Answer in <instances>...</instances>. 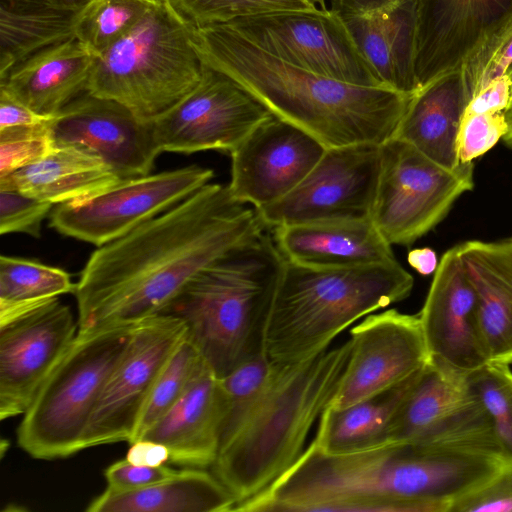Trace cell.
Masks as SVG:
<instances>
[{"label":"cell","instance_id":"1","mask_svg":"<svg viewBox=\"0 0 512 512\" xmlns=\"http://www.w3.org/2000/svg\"><path fill=\"white\" fill-rule=\"evenodd\" d=\"M264 228L228 185L206 184L91 254L74 293L78 332L161 314L200 271Z\"/></svg>","mask_w":512,"mask_h":512},{"label":"cell","instance_id":"2","mask_svg":"<svg viewBox=\"0 0 512 512\" xmlns=\"http://www.w3.org/2000/svg\"><path fill=\"white\" fill-rule=\"evenodd\" d=\"M201 61L227 75L274 116L319 140L326 148L382 145L393 137L413 95L360 86L290 64L224 24L192 28Z\"/></svg>","mask_w":512,"mask_h":512},{"label":"cell","instance_id":"3","mask_svg":"<svg viewBox=\"0 0 512 512\" xmlns=\"http://www.w3.org/2000/svg\"><path fill=\"white\" fill-rule=\"evenodd\" d=\"M350 351L349 339L307 361L277 363L268 387L212 465L234 496L235 507L267 489L302 455L312 427L340 384Z\"/></svg>","mask_w":512,"mask_h":512},{"label":"cell","instance_id":"4","mask_svg":"<svg viewBox=\"0 0 512 512\" xmlns=\"http://www.w3.org/2000/svg\"><path fill=\"white\" fill-rule=\"evenodd\" d=\"M413 286L397 260L316 267L285 259L264 326L263 352L278 364L307 361L358 319L406 299Z\"/></svg>","mask_w":512,"mask_h":512},{"label":"cell","instance_id":"5","mask_svg":"<svg viewBox=\"0 0 512 512\" xmlns=\"http://www.w3.org/2000/svg\"><path fill=\"white\" fill-rule=\"evenodd\" d=\"M284 257L265 231L200 271L163 310L218 377L263 351V331Z\"/></svg>","mask_w":512,"mask_h":512},{"label":"cell","instance_id":"6","mask_svg":"<svg viewBox=\"0 0 512 512\" xmlns=\"http://www.w3.org/2000/svg\"><path fill=\"white\" fill-rule=\"evenodd\" d=\"M192 28L167 0L158 1L96 57L86 92L154 122L201 80L203 63L191 44Z\"/></svg>","mask_w":512,"mask_h":512},{"label":"cell","instance_id":"7","mask_svg":"<svg viewBox=\"0 0 512 512\" xmlns=\"http://www.w3.org/2000/svg\"><path fill=\"white\" fill-rule=\"evenodd\" d=\"M137 324L78 332L45 380L17 429L19 446L40 460L84 450L86 431Z\"/></svg>","mask_w":512,"mask_h":512},{"label":"cell","instance_id":"8","mask_svg":"<svg viewBox=\"0 0 512 512\" xmlns=\"http://www.w3.org/2000/svg\"><path fill=\"white\" fill-rule=\"evenodd\" d=\"M473 187V162L449 169L392 137L381 145L370 219L389 244L409 246L436 227Z\"/></svg>","mask_w":512,"mask_h":512},{"label":"cell","instance_id":"9","mask_svg":"<svg viewBox=\"0 0 512 512\" xmlns=\"http://www.w3.org/2000/svg\"><path fill=\"white\" fill-rule=\"evenodd\" d=\"M213 176L210 168L190 165L122 179L89 198L55 205L50 225L62 235L100 247L169 210Z\"/></svg>","mask_w":512,"mask_h":512},{"label":"cell","instance_id":"10","mask_svg":"<svg viewBox=\"0 0 512 512\" xmlns=\"http://www.w3.org/2000/svg\"><path fill=\"white\" fill-rule=\"evenodd\" d=\"M224 25L295 66L354 85L385 87L331 9L269 12Z\"/></svg>","mask_w":512,"mask_h":512},{"label":"cell","instance_id":"11","mask_svg":"<svg viewBox=\"0 0 512 512\" xmlns=\"http://www.w3.org/2000/svg\"><path fill=\"white\" fill-rule=\"evenodd\" d=\"M381 167V145L326 148L288 195L256 209L264 226L370 219Z\"/></svg>","mask_w":512,"mask_h":512},{"label":"cell","instance_id":"12","mask_svg":"<svg viewBox=\"0 0 512 512\" xmlns=\"http://www.w3.org/2000/svg\"><path fill=\"white\" fill-rule=\"evenodd\" d=\"M78 334L59 298L0 312V419L23 415Z\"/></svg>","mask_w":512,"mask_h":512},{"label":"cell","instance_id":"13","mask_svg":"<svg viewBox=\"0 0 512 512\" xmlns=\"http://www.w3.org/2000/svg\"><path fill=\"white\" fill-rule=\"evenodd\" d=\"M271 115L230 77L203 63L197 86L152 126L161 152H231Z\"/></svg>","mask_w":512,"mask_h":512},{"label":"cell","instance_id":"14","mask_svg":"<svg viewBox=\"0 0 512 512\" xmlns=\"http://www.w3.org/2000/svg\"><path fill=\"white\" fill-rule=\"evenodd\" d=\"M186 335L185 323L169 314L137 323L91 417L84 449L131 441L157 378Z\"/></svg>","mask_w":512,"mask_h":512},{"label":"cell","instance_id":"15","mask_svg":"<svg viewBox=\"0 0 512 512\" xmlns=\"http://www.w3.org/2000/svg\"><path fill=\"white\" fill-rule=\"evenodd\" d=\"M389 443L465 444L501 453L490 419L467 379L429 363L395 411Z\"/></svg>","mask_w":512,"mask_h":512},{"label":"cell","instance_id":"16","mask_svg":"<svg viewBox=\"0 0 512 512\" xmlns=\"http://www.w3.org/2000/svg\"><path fill=\"white\" fill-rule=\"evenodd\" d=\"M350 335V356L329 407L342 408L379 395L428 363L418 314L396 309L369 314Z\"/></svg>","mask_w":512,"mask_h":512},{"label":"cell","instance_id":"17","mask_svg":"<svg viewBox=\"0 0 512 512\" xmlns=\"http://www.w3.org/2000/svg\"><path fill=\"white\" fill-rule=\"evenodd\" d=\"M418 316L432 366L466 378L490 362L477 296L457 245L438 262Z\"/></svg>","mask_w":512,"mask_h":512},{"label":"cell","instance_id":"18","mask_svg":"<svg viewBox=\"0 0 512 512\" xmlns=\"http://www.w3.org/2000/svg\"><path fill=\"white\" fill-rule=\"evenodd\" d=\"M325 150L315 137L272 114L230 152L229 190L255 209L273 204L301 183Z\"/></svg>","mask_w":512,"mask_h":512},{"label":"cell","instance_id":"19","mask_svg":"<svg viewBox=\"0 0 512 512\" xmlns=\"http://www.w3.org/2000/svg\"><path fill=\"white\" fill-rule=\"evenodd\" d=\"M54 146L74 145L102 158L121 178L151 173L161 150L152 123L124 105L83 93L49 124Z\"/></svg>","mask_w":512,"mask_h":512},{"label":"cell","instance_id":"20","mask_svg":"<svg viewBox=\"0 0 512 512\" xmlns=\"http://www.w3.org/2000/svg\"><path fill=\"white\" fill-rule=\"evenodd\" d=\"M512 20V0H418L415 73L420 89L461 70Z\"/></svg>","mask_w":512,"mask_h":512},{"label":"cell","instance_id":"21","mask_svg":"<svg viewBox=\"0 0 512 512\" xmlns=\"http://www.w3.org/2000/svg\"><path fill=\"white\" fill-rule=\"evenodd\" d=\"M418 0H330L383 86L420 90L415 73Z\"/></svg>","mask_w":512,"mask_h":512},{"label":"cell","instance_id":"22","mask_svg":"<svg viewBox=\"0 0 512 512\" xmlns=\"http://www.w3.org/2000/svg\"><path fill=\"white\" fill-rule=\"evenodd\" d=\"M223 418L219 377L205 361L179 400L141 439L164 444L170 463L212 467L220 449Z\"/></svg>","mask_w":512,"mask_h":512},{"label":"cell","instance_id":"23","mask_svg":"<svg viewBox=\"0 0 512 512\" xmlns=\"http://www.w3.org/2000/svg\"><path fill=\"white\" fill-rule=\"evenodd\" d=\"M96 57L72 38L14 66L0 79V89L36 113L55 117L86 92Z\"/></svg>","mask_w":512,"mask_h":512},{"label":"cell","instance_id":"24","mask_svg":"<svg viewBox=\"0 0 512 512\" xmlns=\"http://www.w3.org/2000/svg\"><path fill=\"white\" fill-rule=\"evenodd\" d=\"M283 257L316 267H349L396 261L371 219L318 222L274 228Z\"/></svg>","mask_w":512,"mask_h":512},{"label":"cell","instance_id":"25","mask_svg":"<svg viewBox=\"0 0 512 512\" xmlns=\"http://www.w3.org/2000/svg\"><path fill=\"white\" fill-rule=\"evenodd\" d=\"M458 246L474 287L490 362L512 364V236Z\"/></svg>","mask_w":512,"mask_h":512},{"label":"cell","instance_id":"26","mask_svg":"<svg viewBox=\"0 0 512 512\" xmlns=\"http://www.w3.org/2000/svg\"><path fill=\"white\" fill-rule=\"evenodd\" d=\"M469 102L461 70L442 75L415 93L393 135L439 165H460L457 136Z\"/></svg>","mask_w":512,"mask_h":512},{"label":"cell","instance_id":"27","mask_svg":"<svg viewBox=\"0 0 512 512\" xmlns=\"http://www.w3.org/2000/svg\"><path fill=\"white\" fill-rule=\"evenodd\" d=\"M121 180L93 152L65 145L54 146L36 162L0 177V190H17L59 205L89 198Z\"/></svg>","mask_w":512,"mask_h":512},{"label":"cell","instance_id":"28","mask_svg":"<svg viewBox=\"0 0 512 512\" xmlns=\"http://www.w3.org/2000/svg\"><path fill=\"white\" fill-rule=\"evenodd\" d=\"M236 500L214 475L204 468L188 467L154 484L133 490L106 488L87 512H228Z\"/></svg>","mask_w":512,"mask_h":512},{"label":"cell","instance_id":"29","mask_svg":"<svg viewBox=\"0 0 512 512\" xmlns=\"http://www.w3.org/2000/svg\"><path fill=\"white\" fill-rule=\"evenodd\" d=\"M417 374L372 398L342 408L327 406L319 418L317 432L311 442L321 451L333 455L351 454L389 444V429L394 413Z\"/></svg>","mask_w":512,"mask_h":512},{"label":"cell","instance_id":"30","mask_svg":"<svg viewBox=\"0 0 512 512\" xmlns=\"http://www.w3.org/2000/svg\"><path fill=\"white\" fill-rule=\"evenodd\" d=\"M79 12L0 0V79L37 52L76 38Z\"/></svg>","mask_w":512,"mask_h":512},{"label":"cell","instance_id":"31","mask_svg":"<svg viewBox=\"0 0 512 512\" xmlns=\"http://www.w3.org/2000/svg\"><path fill=\"white\" fill-rule=\"evenodd\" d=\"M76 283L65 270L37 261L1 255L0 312L75 293Z\"/></svg>","mask_w":512,"mask_h":512},{"label":"cell","instance_id":"32","mask_svg":"<svg viewBox=\"0 0 512 512\" xmlns=\"http://www.w3.org/2000/svg\"><path fill=\"white\" fill-rule=\"evenodd\" d=\"M277 363L258 352L219 377L224 402L221 445L234 433L242 420L268 387Z\"/></svg>","mask_w":512,"mask_h":512},{"label":"cell","instance_id":"33","mask_svg":"<svg viewBox=\"0 0 512 512\" xmlns=\"http://www.w3.org/2000/svg\"><path fill=\"white\" fill-rule=\"evenodd\" d=\"M157 0H91L78 14L75 37L96 56L103 53Z\"/></svg>","mask_w":512,"mask_h":512},{"label":"cell","instance_id":"34","mask_svg":"<svg viewBox=\"0 0 512 512\" xmlns=\"http://www.w3.org/2000/svg\"><path fill=\"white\" fill-rule=\"evenodd\" d=\"M204 362L186 335L157 378L129 444L140 440L171 409Z\"/></svg>","mask_w":512,"mask_h":512},{"label":"cell","instance_id":"35","mask_svg":"<svg viewBox=\"0 0 512 512\" xmlns=\"http://www.w3.org/2000/svg\"><path fill=\"white\" fill-rule=\"evenodd\" d=\"M484 407L506 461L512 460V370L488 362L466 377Z\"/></svg>","mask_w":512,"mask_h":512},{"label":"cell","instance_id":"36","mask_svg":"<svg viewBox=\"0 0 512 512\" xmlns=\"http://www.w3.org/2000/svg\"><path fill=\"white\" fill-rule=\"evenodd\" d=\"M189 24L200 27L276 11L316 10L311 0H167Z\"/></svg>","mask_w":512,"mask_h":512},{"label":"cell","instance_id":"37","mask_svg":"<svg viewBox=\"0 0 512 512\" xmlns=\"http://www.w3.org/2000/svg\"><path fill=\"white\" fill-rule=\"evenodd\" d=\"M512 64V20L486 40L461 69L471 98L490 82L505 75Z\"/></svg>","mask_w":512,"mask_h":512},{"label":"cell","instance_id":"38","mask_svg":"<svg viewBox=\"0 0 512 512\" xmlns=\"http://www.w3.org/2000/svg\"><path fill=\"white\" fill-rule=\"evenodd\" d=\"M50 122L0 129V177L36 162L54 147Z\"/></svg>","mask_w":512,"mask_h":512},{"label":"cell","instance_id":"39","mask_svg":"<svg viewBox=\"0 0 512 512\" xmlns=\"http://www.w3.org/2000/svg\"><path fill=\"white\" fill-rule=\"evenodd\" d=\"M508 131L505 112H464L457 136V156L460 164L491 150Z\"/></svg>","mask_w":512,"mask_h":512},{"label":"cell","instance_id":"40","mask_svg":"<svg viewBox=\"0 0 512 512\" xmlns=\"http://www.w3.org/2000/svg\"><path fill=\"white\" fill-rule=\"evenodd\" d=\"M53 204L17 190H0V234L24 233L39 238Z\"/></svg>","mask_w":512,"mask_h":512},{"label":"cell","instance_id":"41","mask_svg":"<svg viewBox=\"0 0 512 512\" xmlns=\"http://www.w3.org/2000/svg\"><path fill=\"white\" fill-rule=\"evenodd\" d=\"M449 512H512V460L486 482L454 501Z\"/></svg>","mask_w":512,"mask_h":512},{"label":"cell","instance_id":"42","mask_svg":"<svg viewBox=\"0 0 512 512\" xmlns=\"http://www.w3.org/2000/svg\"><path fill=\"white\" fill-rule=\"evenodd\" d=\"M176 472L166 464L146 466L126 459L114 462L104 472L107 488L115 491L133 490L159 482Z\"/></svg>","mask_w":512,"mask_h":512},{"label":"cell","instance_id":"43","mask_svg":"<svg viewBox=\"0 0 512 512\" xmlns=\"http://www.w3.org/2000/svg\"><path fill=\"white\" fill-rule=\"evenodd\" d=\"M511 81L507 74L495 79L476 93L468 102L465 112H505L511 105Z\"/></svg>","mask_w":512,"mask_h":512},{"label":"cell","instance_id":"44","mask_svg":"<svg viewBox=\"0 0 512 512\" xmlns=\"http://www.w3.org/2000/svg\"><path fill=\"white\" fill-rule=\"evenodd\" d=\"M53 118L36 113L0 89V129L44 125Z\"/></svg>","mask_w":512,"mask_h":512},{"label":"cell","instance_id":"45","mask_svg":"<svg viewBox=\"0 0 512 512\" xmlns=\"http://www.w3.org/2000/svg\"><path fill=\"white\" fill-rule=\"evenodd\" d=\"M125 459L139 465L161 466L170 461V452L162 443L140 439L130 443Z\"/></svg>","mask_w":512,"mask_h":512},{"label":"cell","instance_id":"46","mask_svg":"<svg viewBox=\"0 0 512 512\" xmlns=\"http://www.w3.org/2000/svg\"><path fill=\"white\" fill-rule=\"evenodd\" d=\"M407 260L412 268L425 276L434 273L438 266L435 251L428 247L412 249Z\"/></svg>","mask_w":512,"mask_h":512},{"label":"cell","instance_id":"47","mask_svg":"<svg viewBox=\"0 0 512 512\" xmlns=\"http://www.w3.org/2000/svg\"><path fill=\"white\" fill-rule=\"evenodd\" d=\"M12 4L46 7L64 11H81L91 0H3Z\"/></svg>","mask_w":512,"mask_h":512},{"label":"cell","instance_id":"48","mask_svg":"<svg viewBox=\"0 0 512 512\" xmlns=\"http://www.w3.org/2000/svg\"><path fill=\"white\" fill-rule=\"evenodd\" d=\"M505 116L508 123V131L502 140L512 149V108L505 111Z\"/></svg>","mask_w":512,"mask_h":512},{"label":"cell","instance_id":"49","mask_svg":"<svg viewBox=\"0 0 512 512\" xmlns=\"http://www.w3.org/2000/svg\"><path fill=\"white\" fill-rule=\"evenodd\" d=\"M320 9H327L325 0H311Z\"/></svg>","mask_w":512,"mask_h":512},{"label":"cell","instance_id":"50","mask_svg":"<svg viewBox=\"0 0 512 512\" xmlns=\"http://www.w3.org/2000/svg\"><path fill=\"white\" fill-rule=\"evenodd\" d=\"M511 81V93H512V64L510 65V67L508 68L507 70V73H506ZM510 108H512V97H511V105H510ZM509 108V109H510Z\"/></svg>","mask_w":512,"mask_h":512},{"label":"cell","instance_id":"51","mask_svg":"<svg viewBox=\"0 0 512 512\" xmlns=\"http://www.w3.org/2000/svg\"><path fill=\"white\" fill-rule=\"evenodd\" d=\"M157 1H162V0H157Z\"/></svg>","mask_w":512,"mask_h":512}]
</instances>
